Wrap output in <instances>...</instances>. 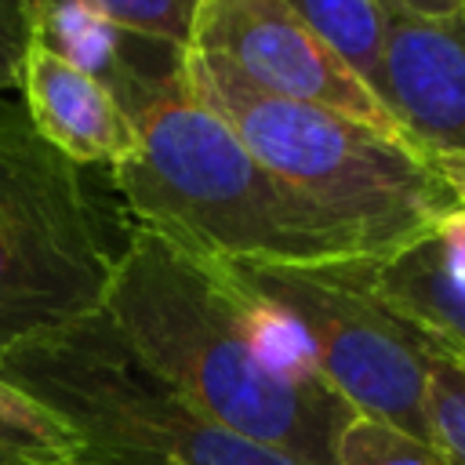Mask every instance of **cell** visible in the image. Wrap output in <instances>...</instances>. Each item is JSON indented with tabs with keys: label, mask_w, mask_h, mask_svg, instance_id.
Instances as JSON below:
<instances>
[{
	"label": "cell",
	"mask_w": 465,
	"mask_h": 465,
	"mask_svg": "<svg viewBox=\"0 0 465 465\" xmlns=\"http://www.w3.org/2000/svg\"><path fill=\"white\" fill-rule=\"evenodd\" d=\"M102 312L196 411L294 465H338L356 411L323 381L291 323L222 262L153 229L124 240Z\"/></svg>",
	"instance_id": "1"
},
{
	"label": "cell",
	"mask_w": 465,
	"mask_h": 465,
	"mask_svg": "<svg viewBox=\"0 0 465 465\" xmlns=\"http://www.w3.org/2000/svg\"><path fill=\"white\" fill-rule=\"evenodd\" d=\"M360 276L396 316L465 352V258L443 236L418 240L381 262H360Z\"/></svg>",
	"instance_id": "10"
},
{
	"label": "cell",
	"mask_w": 465,
	"mask_h": 465,
	"mask_svg": "<svg viewBox=\"0 0 465 465\" xmlns=\"http://www.w3.org/2000/svg\"><path fill=\"white\" fill-rule=\"evenodd\" d=\"M44 4H76L87 7L94 15H102L105 22L145 36L153 44L174 47V51H189V33H193V18L200 11V0H22L25 18L29 11L44 7Z\"/></svg>",
	"instance_id": "14"
},
{
	"label": "cell",
	"mask_w": 465,
	"mask_h": 465,
	"mask_svg": "<svg viewBox=\"0 0 465 465\" xmlns=\"http://www.w3.org/2000/svg\"><path fill=\"white\" fill-rule=\"evenodd\" d=\"M116 254L80 167L0 98V356L98 312Z\"/></svg>",
	"instance_id": "5"
},
{
	"label": "cell",
	"mask_w": 465,
	"mask_h": 465,
	"mask_svg": "<svg viewBox=\"0 0 465 465\" xmlns=\"http://www.w3.org/2000/svg\"><path fill=\"white\" fill-rule=\"evenodd\" d=\"M222 265L291 323L312 367L356 414L429 440L418 331L371 294L360 262L327 269Z\"/></svg>",
	"instance_id": "6"
},
{
	"label": "cell",
	"mask_w": 465,
	"mask_h": 465,
	"mask_svg": "<svg viewBox=\"0 0 465 465\" xmlns=\"http://www.w3.org/2000/svg\"><path fill=\"white\" fill-rule=\"evenodd\" d=\"M432 167L440 171V178L447 182V189L454 193L458 211L465 214V153H429Z\"/></svg>",
	"instance_id": "17"
},
{
	"label": "cell",
	"mask_w": 465,
	"mask_h": 465,
	"mask_svg": "<svg viewBox=\"0 0 465 465\" xmlns=\"http://www.w3.org/2000/svg\"><path fill=\"white\" fill-rule=\"evenodd\" d=\"M338 465H450L429 440L356 414L338 440Z\"/></svg>",
	"instance_id": "15"
},
{
	"label": "cell",
	"mask_w": 465,
	"mask_h": 465,
	"mask_svg": "<svg viewBox=\"0 0 465 465\" xmlns=\"http://www.w3.org/2000/svg\"><path fill=\"white\" fill-rule=\"evenodd\" d=\"M0 374L76 432L80 465H294L196 411L102 309L7 349Z\"/></svg>",
	"instance_id": "4"
},
{
	"label": "cell",
	"mask_w": 465,
	"mask_h": 465,
	"mask_svg": "<svg viewBox=\"0 0 465 465\" xmlns=\"http://www.w3.org/2000/svg\"><path fill=\"white\" fill-rule=\"evenodd\" d=\"M138 149L113 185L138 229L229 265L327 269L374 262L367 243L320 211L211 116L185 80L134 116Z\"/></svg>",
	"instance_id": "2"
},
{
	"label": "cell",
	"mask_w": 465,
	"mask_h": 465,
	"mask_svg": "<svg viewBox=\"0 0 465 465\" xmlns=\"http://www.w3.org/2000/svg\"><path fill=\"white\" fill-rule=\"evenodd\" d=\"M312 29H320L334 51L381 94V33L385 4L381 0H287Z\"/></svg>",
	"instance_id": "13"
},
{
	"label": "cell",
	"mask_w": 465,
	"mask_h": 465,
	"mask_svg": "<svg viewBox=\"0 0 465 465\" xmlns=\"http://www.w3.org/2000/svg\"><path fill=\"white\" fill-rule=\"evenodd\" d=\"M76 432L0 374V465H80Z\"/></svg>",
	"instance_id": "11"
},
{
	"label": "cell",
	"mask_w": 465,
	"mask_h": 465,
	"mask_svg": "<svg viewBox=\"0 0 465 465\" xmlns=\"http://www.w3.org/2000/svg\"><path fill=\"white\" fill-rule=\"evenodd\" d=\"M392 11H418V15H443V11H461L465 0H381Z\"/></svg>",
	"instance_id": "18"
},
{
	"label": "cell",
	"mask_w": 465,
	"mask_h": 465,
	"mask_svg": "<svg viewBox=\"0 0 465 465\" xmlns=\"http://www.w3.org/2000/svg\"><path fill=\"white\" fill-rule=\"evenodd\" d=\"M18 87L33 127L76 167L105 163L113 171L134 156L138 127L113 98V91L47 44L29 40Z\"/></svg>",
	"instance_id": "9"
},
{
	"label": "cell",
	"mask_w": 465,
	"mask_h": 465,
	"mask_svg": "<svg viewBox=\"0 0 465 465\" xmlns=\"http://www.w3.org/2000/svg\"><path fill=\"white\" fill-rule=\"evenodd\" d=\"M378 98L425 153H465V7L385 11Z\"/></svg>",
	"instance_id": "8"
},
{
	"label": "cell",
	"mask_w": 465,
	"mask_h": 465,
	"mask_svg": "<svg viewBox=\"0 0 465 465\" xmlns=\"http://www.w3.org/2000/svg\"><path fill=\"white\" fill-rule=\"evenodd\" d=\"M414 331H418V345H421V360H425L429 443L450 465H465V352L421 327H414Z\"/></svg>",
	"instance_id": "12"
},
{
	"label": "cell",
	"mask_w": 465,
	"mask_h": 465,
	"mask_svg": "<svg viewBox=\"0 0 465 465\" xmlns=\"http://www.w3.org/2000/svg\"><path fill=\"white\" fill-rule=\"evenodd\" d=\"M29 40H33V33H29L22 0H0V91L18 87Z\"/></svg>",
	"instance_id": "16"
},
{
	"label": "cell",
	"mask_w": 465,
	"mask_h": 465,
	"mask_svg": "<svg viewBox=\"0 0 465 465\" xmlns=\"http://www.w3.org/2000/svg\"><path fill=\"white\" fill-rule=\"evenodd\" d=\"M189 51L218 54L265 94L338 109L407 138L367 80L287 0H200Z\"/></svg>",
	"instance_id": "7"
},
{
	"label": "cell",
	"mask_w": 465,
	"mask_h": 465,
	"mask_svg": "<svg viewBox=\"0 0 465 465\" xmlns=\"http://www.w3.org/2000/svg\"><path fill=\"white\" fill-rule=\"evenodd\" d=\"M182 80L258 163L345 222L374 262L436 236L458 214L432 156L411 138L338 109L265 94L218 54L185 51Z\"/></svg>",
	"instance_id": "3"
}]
</instances>
